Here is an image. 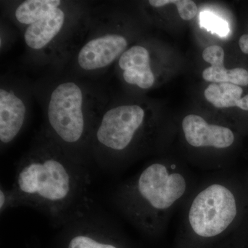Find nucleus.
Instances as JSON below:
<instances>
[{
  "label": "nucleus",
  "instance_id": "nucleus-15",
  "mask_svg": "<svg viewBox=\"0 0 248 248\" xmlns=\"http://www.w3.org/2000/svg\"><path fill=\"white\" fill-rule=\"evenodd\" d=\"M148 2L155 8L162 7L169 4H175L179 16L184 20H190L197 15V5L191 0H150Z\"/></svg>",
  "mask_w": 248,
  "mask_h": 248
},
{
  "label": "nucleus",
  "instance_id": "nucleus-19",
  "mask_svg": "<svg viewBox=\"0 0 248 248\" xmlns=\"http://www.w3.org/2000/svg\"></svg>",
  "mask_w": 248,
  "mask_h": 248
},
{
  "label": "nucleus",
  "instance_id": "nucleus-16",
  "mask_svg": "<svg viewBox=\"0 0 248 248\" xmlns=\"http://www.w3.org/2000/svg\"><path fill=\"white\" fill-rule=\"evenodd\" d=\"M200 22L202 27L221 37H226L229 34L228 23L208 11H204L201 14Z\"/></svg>",
  "mask_w": 248,
  "mask_h": 248
},
{
  "label": "nucleus",
  "instance_id": "nucleus-7",
  "mask_svg": "<svg viewBox=\"0 0 248 248\" xmlns=\"http://www.w3.org/2000/svg\"><path fill=\"white\" fill-rule=\"evenodd\" d=\"M107 226L91 214L68 223L64 226L66 248H120L111 239Z\"/></svg>",
  "mask_w": 248,
  "mask_h": 248
},
{
  "label": "nucleus",
  "instance_id": "nucleus-13",
  "mask_svg": "<svg viewBox=\"0 0 248 248\" xmlns=\"http://www.w3.org/2000/svg\"><path fill=\"white\" fill-rule=\"evenodd\" d=\"M243 89L231 83H220L209 85L204 91L205 99L218 108L238 107L248 110V94L244 97Z\"/></svg>",
  "mask_w": 248,
  "mask_h": 248
},
{
  "label": "nucleus",
  "instance_id": "nucleus-14",
  "mask_svg": "<svg viewBox=\"0 0 248 248\" xmlns=\"http://www.w3.org/2000/svg\"><path fill=\"white\" fill-rule=\"evenodd\" d=\"M61 5L62 1L59 0H27L17 6L15 17L19 24L29 27L46 17Z\"/></svg>",
  "mask_w": 248,
  "mask_h": 248
},
{
  "label": "nucleus",
  "instance_id": "nucleus-3",
  "mask_svg": "<svg viewBox=\"0 0 248 248\" xmlns=\"http://www.w3.org/2000/svg\"><path fill=\"white\" fill-rule=\"evenodd\" d=\"M186 190L182 174L169 173L164 164L155 163L142 171L132 185L117 195V203L141 226L148 225L150 213L172 206Z\"/></svg>",
  "mask_w": 248,
  "mask_h": 248
},
{
  "label": "nucleus",
  "instance_id": "nucleus-5",
  "mask_svg": "<svg viewBox=\"0 0 248 248\" xmlns=\"http://www.w3.org/2000/svg\"><path fill=\"white\" fill-rule=\"evenodd\" d=\"M236 215V201L231 191L214 184L195 197L189 212V221L196 234L213 237L226 231Z\"/></svg>",
  "mask_w": 248,
  "mask_h": 248
},
{
  "label": "nucleus",
  "instance_id": "nucleus-17",
  "mask_svg": "<svg viewBox=\"0 0 248 248\" xmlns=\"http://www.w3.org/2000/svg\"><path fill=\"white\" fill-rule=\"evenodd\" d=\"M19 207L16 194L12 188H6L1 186L0 187V212L4 213L9 209Z\"/></svg>",
  "mask_w": 248,
  "mask_h": 248
},
{
  "label": "nucleus",
  "instance_id": "nucleus-10",
  "mask_svg": "<svg viewBox=\"0 0 248 248\" xmlns=\"http://www.w3.org/2000/svg\"><path fill=\"white\" fill-rule=\"evenodd\" d=\"M119 66L123 71L124 79L128 84L142 89H150L154 84L151 57L145 47L134 46L125 50L119 60Z\"/></svg>",
  "mask_w": 248,
  "mask_h": 248
},
{
  "label": "nucleus",
  "instance_id": "nucleus-1",
  "mask_svg": "<svg viewBox=\"0 0 248 248\" xmlns=\"http://www.w3.org/2000/svg\"><path fill=\"white\" fill-rule=\"evenodd\" d=\"M88 165L75 159L44 130L16 166L12 190L19 206L30 207L53 226L91 214Z\"/></svg>",
  "mask_w": 248,
  "mask_h": 248
},
{
  "label": "nucleus",
  "instance_id": "nucleus-6",
  "mask_svg": "<svg viewBox=\"0 0 248 248\" xmlns=\"http://www.w3.org/2000/svg\"><path fill=\"white\" fill-rule=\"evenodd\" d=\"M128 46L124 36L107 33L91 39L80 49L78 63L84 71L104 69L120 58Z\"/></svg>",
  "mask_w": 248,
  "mask_h": 248
},
{
  "label": "nucleus",
  "instance_id": "nucleus-2",
  "mask_svg": "<svg viewBox=\"0 0 248 248\" xmlns=\"http://www.w3.org/2000/svg\"><path fill=\"white\" fill-rule=\"evenodd\" d=\"M75 81L57 85L50 93L45 131L68 154L88 165L93 130L100 115L91 112L89 93Z\"/></svg>",
  "mask_w": 248,
  "mask_h": 248
},
{
  "label": "nucleus",
  "instance_id": "nucleus-9",
  "mask_svg": "<svg viewBox=\"0 0 248 248\" xmlns=\"http://www.w3.org/2000/svg\"><path fill=\"white\" fill-rule=\"evenodd\" d=\"M182 128L186 141L192 146L226 148L234 141L231 129L210 125L199 115L186 116L183 120Z\"/></svg>",
  "mask_w": 248,
  "mask_h": 248
},
{
  "label": "nucleus",
  "instance_id": "nucleus-12",
  "mask_svg": "<svg viewBox=\"0 0 248 248\" xmlns=\"http://www.w3.org/2000/svg\"><path fill=\"white\" fill-rule=\"evenodd\" d=\"M202 57L205 62L211 64L204 70L202 76L204 80L213 82L231 83L237 86L248 85V71L242 68L228 70L224 66V50L219 46H211L203 50Z\"/></svg>",
  "mask_w": 248,
  "mask_h": 248
},
{
  "label": "nucleus",
  "instance_id": "nucleus-18",
  "mask_svg": "<svg viewBox=\"0 0 248 248\" xmlns=\"http://www.w3.org/2000/svg\"><path fill=\"white\" fill-rule=\"evenodd\" d=\"M239 45L241 51L248 54V35H244L240 37Z\"/></svg>",
  "mask_w": 248,
  "mask_h": 248
},
{
  "label": "nucleus",
  "instance_id": "nucleus-11",
  "mask_svg": "<svg viewBox=\"0 0 248 248\" xmlns=\"http://www.w3.org/2000/svg\"><path fill=\"white\" fill-rule=\"evenodd\" d=\"M66 14L64 10L58 8L46 17L27 27L24 34V42L31 50H45L58 38L66 27Z\"/></svg>",
  "mask_w": 248,
  "mask_h": 248
},
{
  "label": "nucleus",
  "instance_id": "nucleus-4",
  "mask_svg": "<svg viewBox=\"0 0 248 248\" xmlns=\"http://www.w3.org/2000/svg\"><path fill=\"white\" fill-rule=\"evenodd\" d=\"M146 113L138 105L112 108L100 115L94 126L90 146V157L98 165L108 168L133 143L143 126Z\"/></svg>",
  "mask_w": 248,
  "mask_h": 248
},
{
  "label": "nucleus",
  "instance_id": "nucleus-8",
  "mask_svg": "<svg viewBox=\"0 0 248 248\" xmlns=\"http://www.w3.org/2000/svg\"><path fill=\"white\" fill-rule=\"evenodd\" d=\"M27 108L22 98L14 90L0 89V143L6 148L16 140L25 127Z\"/></svg>",
  "mask_w": 248,
  "mask_h": 248
}]
</instances>
